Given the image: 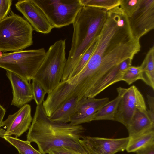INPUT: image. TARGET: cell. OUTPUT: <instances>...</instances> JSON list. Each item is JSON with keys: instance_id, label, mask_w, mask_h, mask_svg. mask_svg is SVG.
Listing matches in <instances>:
<instances>
[{"instance_id": "cell-7", "label": "cell", "mask_w": 154, "mask_h": 154, "mask_svg": "<svg viewBox=\"0 0 154 154\" xmlns=\"http://www.w3.org/2000/svg\"><path fill=\"white\" fill-rule=\"evenodd\" d=\"M121 99L117 106L114 120L127 127L137 110L147 111L143 95L137 87L132 85L128 88L119 87L117 88Z\"/></svg>"}, {"instance_id": "cell-14", "label": "cell", "mask_w": 154, "mask_h": 154, "mask_svg": "<svg viewBox=\"0 0 154 154\" xmlns=\"http://www.w3.org/2000/svg\"><path fill=\"white\" fill-rule=\"evenodd\" d=\"M130 139L134 138L148 131L154 130V122L146 111L137 110L126 127Z\"/></svg>"}, {"instance_id": "cell-28", "label": "cell", "mask_w": 154, "mask_h": 154, "mask_svg": "<svg viewBox=\"0 0 154 154\" xmlns=\"http://www.w3.org/2000/svg\"><path fill=\"white\" fill-rule=\"evenodd\" d=\"M135 152L136 154H154V143L137 150Z\"/></svg>"}, {"instance_id": "cell-24", "label": "cell", "mask_w": 154, "mask_h": 154, "mask_svg": "<svg viewBox=\"0 0 154 154\" xmlns=\"http://www.w3.org/2000/svg\"><path fill=\"white\" fill-rule=\"evenodd\" d=\"M31 84L33 96V99L37 105L42 104L47 93L40 84L34 79H32Z\"/></svg>"}, {"instance_id": "cell-15", "label": "cell", "mask_w": 154, "mask_h": 154, "mask_svg": "<svg viewBox=\"0 0 154 154\" xmlns=\"http://www.w3.org/2000/svg\"><path fill=\"white\" fill-rule=\"evenodd\" d=\"M78 100L76 97L67 100L60 106L49 117L52 121L68 123L74 113Z\"/></svg>"}, {"instance_id": "cell-4", "label": "cell", "mask_w": 154, "mask_h": 154, "mask_svg": "<svg viewBox=\"0 0 154 154\" xmlns=\"http://www.w3.org/2000/svg\"><path fill=\"white\" fill-rule=\"evenodd\" d=\"M66 42L60 39L51 45L44 60L32 79L38 81L48 94L61 81L67 59Z\"/></svg>"}, {"instance_id": "cell-5", "label": "cell", "mask_w": 154, "mask_h": 154, "mask_svg": "<svg viewBox=\"0 0 154 154\" xmlns=\"http://www.w3.org/2000/svg\"><path fill=\"white\" fill-rule=\"evenodd\" d=\"M46 52L42 48L3 53L0 57V68L30 82L41 65Z\"/></svg>"}, {"instance_id": "cell-17", "label": "cell", "mask_w": 154, "mask_h": 154, "mask_svg": "<svg viewBox=\"0 0 154 154\" xmlns=\"http://www.w3.org/2000/svg\"><path fill=\"white\" fill-rule=\"evenodd\" d=\"M154 143V130H153L130 139L126 150L128 152H135Z\"/></svg>"}, {"instance_id": "cell-10", "label": "cell", "mask_w": 154, "mask_h": 154, "mask_svg": "<svg viewBox=\"0 0 154 154\" xmlns=\"http://www.w3.org/2000/svg\"><path fill=\"white\" fill-rule=\"evenodd\" d=\"M30 106L26 104L21 107L15 113L9 115L7 119L3 121L1 128L0 136H11L14 135L17 138L29 129L33 118L31 116Z\"/></svg>"}, {"instance_id": "cell-2", "label": "cell", "mask_w": 154, "mask_h": 154, "mask_svg": "<svg viewBox=\"0 0 154 154\" xmlns=\"http://www.w3.org/2000/svg\"><path fill=\"white\" fill-rule=\"evenodd\" d=\"M107 11L83 6L72 23L71 47L62 81L66 80L74 66L94 40L100 35L106 22Z\"/></svg>"}, {"instance_id": "cell-9", "label": "cell", "mask_w": 154, "mask_h": 154, "mask_svg": "<svg viewBox=\"0 0 154 154\" xmlns=\"http://www.w3.org/2000/svg\"><path fill=\"white\" fill-rule=\"evenodd\" d=\"M80 143L87 154H115L126 150L129 137L117 139L83 137Z\"/></svg>"}, {"instance_id": "cell-11", "label": "cell", "mask_w": 154, "mask_h": 154, "mask_svg": "<svg viewBox=\"0 0 154 154\" xmlns=\"http://www.w3.org/2000/svg\"><path fill=\"white\" fill-rule=\"evenodd\" d=\"M15 6L30 24L33 30L46 34L53 28L43 11L34 0H20L15 4Z\"/></svg>"}, {"instance_id": "cell-16", "label": "cell", "mask_w": 154, "mask_h": 154, "mask_svg": "<svg viewBox=\"0 0 154 154\" xmlns=\"http://www.w3.org/2000/svg\"><path fill=\"white\" fill-rule=\"evenodd\" d=\"M140 66L142 70V80L154 90V46H153L150 48Z\"/></svg>"}, {"instance_id": "cell-8", "label": "cell", "mask_w": 154, "mask_h": 154, "mask_svg": "<svg viewBox=\"0 0 154 154\" xmlns=\"http://www.w3.org/2000/svg\"><path fill=\"white\" fill-rule=\"evenodd\" d=\"M128 20L133 35L140 39L154 28V0H141Z\"/></svg>"}, {"instance_id": "cell-20", "label": "cell", "mask_w": 154, "mask_h": 154, "mask_svg": "<svg viewBox=\"0 0 154 154\" xmlns=\"http://www.w3.org/2000/svg\"><path fill=\"white\" fill-rule=\"evenodd\" d=\"M98 38V36L95 39L74 66L67 79L74 77L78 74L82 70L88 62L94 51L97 43Z\"/></svg>"}, {"instance_id": "cell-3", "label": "cell", "mask_w": 154, "mask_h": 154, "mask_svg": "<svg viewBox=\"0 0 154 154\" xmlns=\"http://www.w3.org/2000/svg\"><path fill=\"white\" fill-rule=\"evenodd\" d=\"M0 21V51L14 52L33 44V29L29 23L12 11Z\"/></svg>"}, {"instance_id": "cell-13", "label": "cell", "mask_w": 154, "mask_h": 154, "mask_svg": "<svg viewBox=\"0 0 154 154\" xmlns=\"http://www.w3.org/2000/svg\"><path fill=\"white\" fill-rule=\"evenodd\" d=\"M6 75L12 89L11 105L21 108L33 99L31 84L27 80L12 72L7 71Z\"/></svg>"}, {"instance_id": "cell-12", "label": "cell", "mask_w": 154, "mask_h": 154, "mask_svg": "<svg viewBox=\"0 0 154 154\" xmlns=\"http://www.w3.org/2000/svg\"><path fill=\"white\" fill-rule=\"evenodd\" d=\"M109 101L107 97L97 99L84 97L78 101L69 124L77 125L93 121L96 113Z\"/></svg>"}, {"instance_id": "cell-26", "label": "cell", "mask_w": 154, "mask_h": 154, "mask_svg": "<svg viewBox=\"0 0 154 154\" xmlns=\"http://www.w3.org/2000/svg\"><path fill=\"white\" fill-rule=\"evenodd\" d=\"M149 110H147L149 117L154 122V98L153 97L147 95V96Z\"/></svg>"}, {"instance_id": "cell-30", "label": "cell", "mask_w": 154, "mask_h": 154, "mask_svg": "<svg viewBox=\"0 0 154 154\" xmlns=\"http://www.w3.org/2000/svg\"><path fill=\"white\" fill-rule=\"evenodd\" d=\"M2 52L0 51V57L2 56Z\"/></svg>"}, {"instance_id": "cell-29", "label": "cell", "mask_w": 154, "mask_h": 154, "mask_svg": "<svg viewBox=\"0 0 154 154\" xmlns=\"http://www.w3.org/2000/svg\"><path fill=\"white\" fill-rule=\"evenodd\" d=\"M5 112L6 111L5 109L0 105V129L2 127V123Z\"/></svg>"}, {"instance_id": "cell-23", "label": "cell", "mask_w": 154, "mask_h": 154, "mask_svg": "<svg viewBox=\"0 0 154 154\" xmlns=\"http://www.w3.org/2000/svg\"><path fill=\"white\" fill-rule=\"evenodd\" d=\"M141 0H121L119 6L123 13L129 18L138 8Z\"/></svg>"}, {"instance_id": "cell-27", "label": "cell", "mask_w": 154, "mask_h": 154, "mask_svg": "<svg viewBox=\"0 0 154 154\" xmlns=\"http://www.w3.org/2000/svg\"><path fill=\"white\" fill-rule=\"evenodd\" d=\"M50 152L53 154H80L63 147L54 148L50 150Z\"/></svg>"}, {"instance_id": "cell-1", "label": "cell", "mask_w": 154, "mask_h": 154, "mask_svg": "<svg viewBox=\"0 0 154 154\" xmlns=\"http://www.w3.org/2000/svg\"><path fill=\"white\" fill-rule=\"evenodd\" d=\"M27 135V140L34 142L42 154L54 148L64 147L80 154H87L80 140L83 127L52 121L46 115L42 104L37 105Z\"/></svg>"}, {"instance_id": "cell-31", "label": "cell", "mask_w": 154, "mask_h": 154, "mask_svg": "<svg viewBox=\"0 0 154 154\" xmlns=\"http://www.w3.org/2000/svg\"><path fill=\"white\" fill-rule=\"evenodd\" d=\"M48 154H53L51 152H50L48 153Z\"/></svg>"}, {"instance_id": "cell-25", "label": "cell", "mask_w": 154, "mask_h": 154, "mask_svg": "<svg viewBox=\"0 0 154 154\" xmlns=\"http://www.w3.org/2000/svg\"><path fill=\"white\" fill-rule=\"evenodd\" d=\"M12 2V0H0V21L8 16Z\"/></svg>"}, {"instance_id": "cell-6", "label": "cell", "mask_w": 154, "mask_h": 154, "mask_svg": "<svg viewBox=\"0 0 154 154\" xmlns=\"http://www.w3.org/2000/svg\"><path fill=\"white\" fill-rule=\"evenodd\" d=\"M43 11L53 28L73 23L83 6L80 0H34Z\"/></svg>"}, {"instance_id": "cell-21", "label": "cell", "mask_w": 154, "mask_h": 154, "mask_svg": "<svg viewBox=\"0 0 154 154\" xmlns=\"http://www.w3.org/2000/svg\"><path fill=\"white\" fill-rule=\"evenodd\" d=\"M83 6L105 9L107 11L119 6L121 0H80Z\"/></svg>"}, {"instance_id": "cell-19", "label": "cell", "mask_w": 154, "mask_h": 154, "mask_svg": "<svg viewBox=\"0 0 154 154\" xmlns=\"http://www.w3.org/2000/svg\"><path fill=\"white\" fill-rule=\"evenodd\" d=\"M2 138L14 146L20 154H42L34 148L31 143L27 140L24 141L17 137L8 136H4Z\"/></svg>"}, {"instance_id": "cell-32", "label": "cell", "mask_w": 154, "mask_h": 154, "mask_svg": "<svg viewBox=\"0 0 154 154\" xmlns=\"http://www.w3.org/2000/svg\"><path fill=\"white\" fill-rule=\"evenodd\" d=\"M20 154L19 153V154Z\"/></svg>"}, {"instance_id": "cell-22", "label": "cell", "mask_w": 154, "mask_h": 154, "mask_svg": "<svg viewBox=\"0 0 154 154\" xmlns=\"http://www.w3.org/2000/svg\"><path fill=\"white\" fill-rule=\"evenodd\" d=\"M139 79H142V70L140 66H131L124 72L121 81L130 85Z\"/></svg>"}, {"instance_id": "cell-18", "label": "cell", "mask_w": 154, "mask_h": 154, "mask_svg": "<svg viewBox=\"0 0 154 154\" xmlns=\"http://www.w3.org/2000/svg\"><path fill=\"white\" fill-rule=\"evenodd\" d=\"M120 99V95L118 94L117 96L115 98L109 101L96 113L93 121H114L115 112Z\"/></svg>"}]
</instances>
